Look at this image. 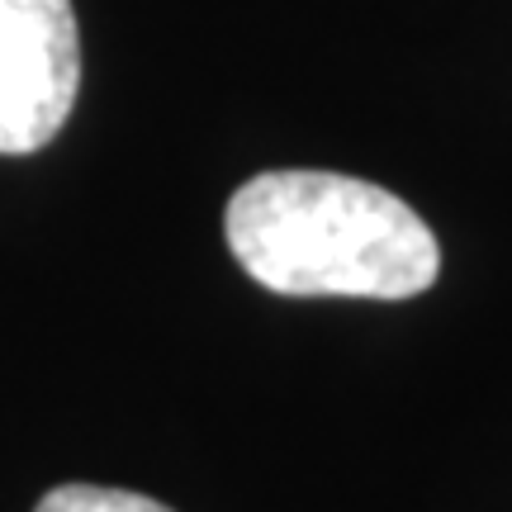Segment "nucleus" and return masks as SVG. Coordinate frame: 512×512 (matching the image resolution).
Returning a JSON list of instances; mask_svg holds the SVG:
<instances>
[{
	"mask_svg": "<svg viewBox=\"0 0 512 512\" xmlns=\"http://www.w3.org/2000/svg\"><path fill=\"white\" fill-rule=\"evenodd\" d=\"M34 512H171L166 503L128 489H105V484H57L53 494H43Z\"/></svg>",
	"mask_w": 512,
	"mask_h": 512,
	"instance_id": "7ed1b4c3",
	"label": "nucleus"
},
{
	"mask_svg": "<svg viewBox=\"0 0 512 512\" xmlns=\"http://www.w3.org/2000/svg\"><path fill=\"white\" fill-rule=\"evenodd\" d=\"M256 285L285 299H413L441 275L437 233L394 190L337 171H261L223 214Z\"/></svg>",
	"mask_w": 512,
	"mask_h": 512,
	"instance_id": "f257e3e1",
	"label": "nucleus"
},
{
	"mask_svg": "<svg viewBox=\"0 0 512 512\" xmlns=\"http://www.w3.org/2000/svg\"><path fill=\"white\" fill-rule=\"evenodd\" d=\"M81 91L72 0H0V152L29 157L62 133Z\"/></svg>",
	"mask_w": 512,
	"mask_h": 512,
	"instance_id": "f03ea898",
	"label": "nucleus"
}]
</instances>
